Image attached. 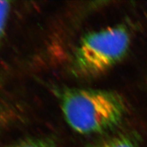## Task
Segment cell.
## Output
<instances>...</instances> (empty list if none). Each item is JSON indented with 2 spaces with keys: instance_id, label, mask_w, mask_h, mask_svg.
Wrapping results in <instances>:
<instances>
[{
  "instance_id": "obj_2",
  "label": "cell",
  "mask_w": 147,
  "mask_h": 147,
  "mask_svg": "<svg viewBox=\"0 0 147 147\" xmlns=\"http://www.w3.org/2000/svg\"><path fill=\"white\" fill-rule=\"evenodd\" d=\"M129 45V34L123 25L87 33L74 54V71L81 76L101 74L123 59Z\"/></svg>"
},
{
  "instance_id": "obj_1",
  "label": "cell",
  "mask_w": 147,
  "mask_h": 147,
  "mask_svg": "<svg viewBox=\"0 0 147 147\" xmlns=\"http://www.w3.org/2000/svg\"><path fill=\"white\" fill-rule=\"evenodd\" d=\"M59 101L67 123L81 134L114 128L122 121L127 110L123 98L110 90L65 88L59 93Z\"/></svg>"
},
{
  "instance_id": "obj_3",
  "label": "cell",
  "mask_w": 147,
  "mask_h": 147,
  "mask_svg": "<svg viewBox=\"0 0 147 147\" xmlns=\"http://www.w3.org/2000/svg\"><path fill=\"white\" fill-rule=\"evenodd\" d=\"M11 147H57V145L51 138L40 137L23 140Z\"/></svg>"
},
{
  "instance_id": "obj_4",
  "label": "cell",
  "mask_w": 147,
  "mask_h": 147,
  "mask_svg": "<svg viewBox=\"0 0 147 147\" xmlns=\"http://www.w3.org/2000/svg\"><path fill=\"white\" fill-rule=\"evenodd\" d=\"M95 147H136V146L129 138L119 136L107 140Z\"/></svg>"
},
{
  "instance_id": "obj_5",
  "label": "cell",
  "mask_w": 147,
  "mask_h": 147,
  "mask_svg": "<svg viewBox=\"0 0 147 147\" xmlns=\"http://www.w3.org/2000/svg\"><path fill=\"white\" fill-rule=\"evenodd\" d=\"M10 8L9 1H0V38L5 31Z\"/></svg>"
}]
</instances>
